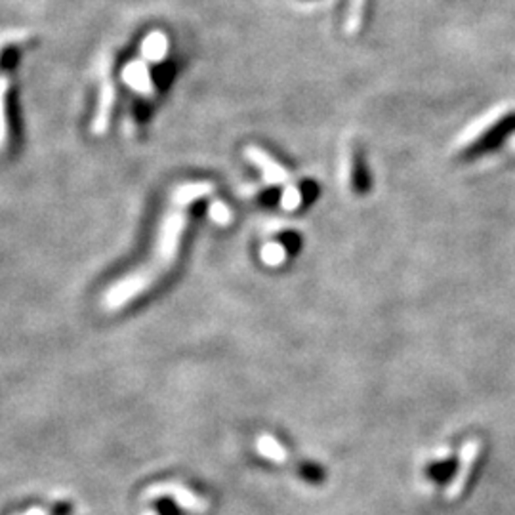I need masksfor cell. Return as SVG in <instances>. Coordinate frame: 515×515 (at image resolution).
I'll return each instance as SVG.
<instances>
[{
	"mask_svg": "<svg viewBox=\"0 0 515 515\" xmlns=\"http://www.w3.org/2000/svg\"><path fill=\"white\" fill-rule=\"evenodd\" d=\"M121 77H123L124 84H128L138 96H142V98H153L155 96V82L151 77L150 64L142 60V57L126 64V67L121 73Z\"/></svg>",
	"mask_w": 515,
	"mask_h": 515,
	"instance_id": "obj_3",
	"label": "cell"
},
{
	"mask_svg": "<svg viewBox=\"0 0 515 515\" xmlns=\"http://www.w3.org/2000/svg\"><path fill=\"white\" fill-rule=\"evenodd\" d=\"M298 474L302 476V479H305L307 483H313V485H319L322 483V479H325V469H322L321 466L313 464V462H304L300 464L298 468Z\"/></svg>",
	"mask_w": 515,
	"mask_h": 515,
	"instance_id": "obj_9",
	"label": "cell"
},
{
	"mask_svg": "<svg viewBox=\"0 0 515 515\" xmlns=\"http://www.w3.org/2000/svg\"><path fill=\"white\" fill-rule=\"evenodd\" d=\"M209 214L210 218L214 219V222L218 226H226L231 222V210H229V206L224 204L222 201H214L210 204V209H209Z\"/></svg>",
	"mask_w": 515,
	"mask_h": 515,
	"instance_id": "obj_11",
	"label": "cell"
},
{
	"mask_svg": "<svg viewBox=\"0 0 515 515\" xmlns=\"http://www.w3.org/2000/svg\"><path fill=\"white\" fill-rule=\"evenodd\" d=\"M212 193L214 184L204 180L184 182L170 191L165 212L160 216L150 260L136 270H132V273L124 275L106 290V294H103V305H106V309L116 312V309L134 302L174 266L182 246L184 231L187 227V209L193 202L206 199Z\"/></svg>",
	"mask_w": 515,
	"mask_h": 515,
	"instance_id": "obj_1",
	"label": "cell"
},
{
	"mask_svg": "<svg viewBox=\"0 0 515 515\" xmlns=\"http://www.w3.org/2000/svg\"><path fill=\"white\" fill-rule=\"evenodd\" d=\"M262 260L270 263V266H277L285 260V246L279 243H268L262 248Z\"/></svg>",
	"mask_w": 515,
	"mask_h": 515,
	"instance_id": "obj_10",
	"label": "cell"
},
{
	"mask_svg": "<svg viewBox=\"0 0 515 515\" xmlns=\"http://www.w3.org/2000/svg\"><path fill=\"white\" fill-rule=\"evenodd\" d=\"M115 106V84L109 79L107 71L103 73L101 86H99V98H98V107L92 119V134L94 136H103L109 128L111 113Z\"/></svg>",
	"mask_w": 515,
	"mask_h": 515,
	"instance_id": "obj_2",
	"label": "cell"
},
{
	"mask_svg": "<svg viewBox=\"0 0 515 515\" xmlns=\"http://www.w3.org/2000/svg\"><path fill=\"white\" fill-rule=\"evenodd\" d=\"M245 157L253 163L254 167L260 168V172L263 174V180H266L270 185H285L290 178H288V172L273 160L271 155H268L263 150L256 145H248L245 147Z\"/></svg>",
	"mask_w": 515,
	"mask_h": 515,
	"instance_id": "obj_4",
	"label": "cell"
},
{
	"mask_svg": "<svg viewBox=\"0 0 515 515\" xmlns=\"http://www.w3.org/2000/svg\"><path fill=\"white\" fill-rule=\"evenodd\" d=\"M481 449H483V445L479 443V441H472V443H469L464 449L460 472H459V477H456L454 483H452V487L449 491V498H452V500L459 498L466 491L469 479H472L474 474H476V468H477L479 456H481Z\"/></svg>",
	"mask_w": 515,
	"mask_h": 515,
	"instance_id": "obj_5",
	"label": "cell"
},
{
	"mask_svg": "<svg viewBox=\"0 0 515 515\" xmlns=\"http://www.w3.org/2000/svg\"><path fill=\"white\" fill-rule=\"evenodd\" d=\"M140 54L142 60H145L147 64L165 62V57L168 54V37L160 31H151L142 40Z\"/></svg>",
	"mask_w": 515,
	"mask_h": 515,
	"instance_id": "obj_6",
	"label": "cell"
},
{
	"mask_svg": "<svg viewBox=\"0 0 515 515\" xmlns=\"http://www.w3.org/2000/svg\"><path fill=\"white\" fill-rule=\"evenodd\" d=\"M10 81L8 77H0V150L6 145L8 140V123H6V94H8Z\"/></svg>",
	"mask_w": 515,
	"mask_h": 515,
	"instance_id": "obj_7",
	"label": "cell"
},
{
	"mask_svg": "<svg viewBox=\"0 0 515 515\" xmlns=\"http://www.w3.org/2000/svg\"><path fill=\"white\" fill-rule=\"evenodd\" d=\"M456 472V460L454 459H445L441 462L430 464L428 466V474L433 481H449Z\"/></svg>",
	"mask_w": 515,
	"mask_h": 515,
	"instance_id": "obj_8",
	"label": "cell"
}]
</instances>
